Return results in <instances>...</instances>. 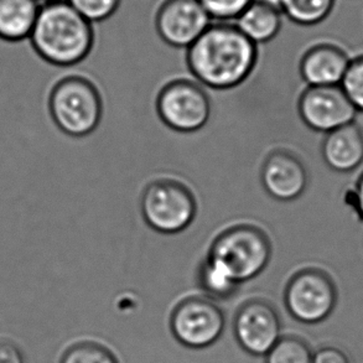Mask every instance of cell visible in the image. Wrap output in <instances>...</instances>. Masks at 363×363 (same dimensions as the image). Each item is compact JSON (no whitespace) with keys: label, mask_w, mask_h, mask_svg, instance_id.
<instances>
[{"label":"cell","mask_w":363,"mask_h":363,"mask_svg":"<svg viewBox=\"0 0 363 363\" xmlns=\"http://www.w3.org/2000/svg\"><path fill=\"white\" fill-rule=\"evenodd\" d=\"M258 57V45L235 23L212 21L203 34L186 49L187 69L197 82L213 89L242 84Z\"/></svg>","instance_id":"6da1fadb"},{"label":"cell","mask_w":363,"mask_h":363,"mask_svg":"<svg viewBox=\"0 0 363 363\" xmlns=\"http://www.w3.org/2000/svg\"><path fill=\"white\" fill-rule=\"evenodd\" d=\"M30 39L45 60L59 66L82 62L96 43L94 25L84 19L67 0L40 6Z\"/></svg>","instance_id":"7a4b0ae2"},{"label":"cell","mask_w":363,"mask_h":363,"mask_svg":"<svg viewBox=\"0 0 363 363\" xmlns=\"http://www.w3.org/2000/svg\"><path fill=\"white\" fill-rule=\"evenodd\" d=\"M207 255L218 260L237 283L245 285L264 273L272 258V245L255 227H233L217 237Z\"/></svg>","instance_id":"3957f363"},{"label":"cell","mask_w":363,"mask_h":363,"mask_svg":"<svg viewBox=\"0 0 363 363\" xmlns=\"http://www.w3.org/2000/svg\"><path fill=\"white\" fill-rule=\"evenodd\" d=\"M283 301L295 321L319 325L334 314L339 289L326 270L308 267L290 278L283 291Z\"/></svg>","instance_id":"277c9868"},{"label":"cell","mask_w":363,"mask_h":363,"mask_svg":"<svg viewBox=\"0 0 363 363\" xmlns=\"http://www.w3.org/2000/svg\"><path fill=\"white\" fill-rule=\"evenodd\" d=\"M140 212L149 228L175 235L185 231L195 220L196 202L180 182L157 180L143 192Z\"/></svg>","instance_id":"5b68a950"},{"label":"cell","mask_w":363,"mask_h":363,"mask_svg":"<svg viewBox=\"0 0 363 363\" xmlns=\"http://www.w3.org/2000/svg\"><path fill=\"white\" fill-rule=\"evenodd\" d=\"M157 109L162 123L175 132L194 133L210 118V99L189 69L167 84L157 96Z\"/></svg>","instance_id":"8992f818"},{"label":"cell","mask_w":363,"mask_h":363,"mask_svg":"<svg viewBox=\"0 0 363 363\" xmlns=\"http://www.w3.org/2000/svg\"><path fill=\"white\" fill-rule=\"evenodd\" d=\"M51 113L65 133L82 137L94 132L99 125L102 102L94 84L81 77H69L54 89Z\"/></svg>","instance_id":"52a82bcc"},{"label":"cell","mask_w":363,"mask_h":363,"mask_svg":"<svg viewBox=\"0 0 363 363\" xmlns=\"http://www.w3.org/2000/svg\"><path fill=\"white\" fill-rule=\"evenodd\" d=\"M225 328L226 318L220 305L202 295L180 300L170 316L172 334L187 349H207L216 344Z\"/></svg>","instance_id":"ba28073f"},{"label":"cell","mask_w":363,"mask_h":363,"mask_svg":"<svg viewBox=\"0 0 363 363\" xmlns=\"http://www.w3.org/2000/svg\"><path fill=\"white\" fill-rule=\"evenodd\" d=\"M211 23L199 0H162L154 19L162 43L177 50L190 48Z\"/></svg>","instance_id":"9c48e42d"},{"label":"cell","mask_w":363,"mask_h":363,"mask_svg":"<svg viewBox=\"0 0 363 363\" xmlns=\"http://www.w3.org/2000/svg\"><path fill=\"white\" fill-rule=\"evenodd\" d=\"M357 113L340 86H308L300 96V118L321 135L354 123Z\"/></svg>","instance_id":"30bf717a"},{"label":"cell","mask_w":363,"mask_h":363,"mask_svg":"<svg viewBox=\"0 0 363 363\" xmlns=\"http://www.w3.org/2000/svg\"><path fill=\"white\" fill-rule=\"evenodd\" d=\"M233 333L247 354L265 356L281 337L279 314L265 300H248L236 313Z\"/></svg>","instance_id":"8fae6325"},{"label":"cell","mask_w":363,"mask_h":363,"mask_svg":"<svg viewBox=\"0 0 363 363\" xmlns=\"http://www.w3.org/2000/svg\"><path fill=\"white\" fill-rule=\"evenodd\" d=\"M260 182L272 199L291 203L309 189L310 174L306 164L294 152L278 150L265 159Z\"/></svg>","instance_id":"7c38bea8"},{"label":"cell","mask_w":363,"mask_h":363,"mask_svg":"<svg viewBox=\"0 0 363 363\" xmlns=\"http://www.w3.org/2000/svg\"><path fill=\"white\" fill-rule=\"evenodd\" d=\"M347 52L339 45L319 41L301 52L299 72L306 86H340L349 67Z\"/></svg>","instance_id":"4fadbf2b"},{"label":"cell","mask_w":363,"mask_h":363,"mask_svg":"<svg viewBox=\"0 0 363 363\" xmlns=\"http://www.w3.org/2000/svg\"><path fill=\"white\" fill-rule=\"evenodd\" d=\"M320 152L321 159L333 172H354L363 162L362 128L354 122L324 134Z\"/></svg>","instance_id":"5bb4252c"},{"label":"cell","mask_w":363,"mask_h":363,"mask_svg":"<svg viewBox=\"0 0 363 363\" xmlns=\"http://www.w3.org/2000/svg\"><path fill=\"white\" fill-rule=\"evenodd\" d=\"M283 19L274 0H252L233 23L255 45H267L280 34Z\"/></svg>","instance_id":"9a60e30c"},{"label":"cell","mask_w":363,"mask_h":363,"mask_svg":"<svg viewBox=\"0 0 363 363\" xmlns=\"http://www.w3.org/2000/svg\"><path fill=\"white\" fill-rule=\"evenodd\" d=\"M40 6L38 0H0V38L9 41L29 38Z\"/></svg>","instance_id":"2e32d148"},{"label":"cell","mask_w":363,"mask_h":363,"mask_svg":"<svg viewBox=\"0 0 363 363\" xmlns=\"http://www.w3.org/2000/svg\"><path fill=\"white\" fill-rule=\"evenodd\" d=\"M195 283L200 295L213 301L231 299L240 291L243 285L237 283L230 272L210 255L197 267Z\"/></svg>","instance_id":"e0dca14e"},{"label":"cell","mask_w":363,"mask_h":363,"mask_svg":"<svg viewBox=\"0 0 363 363\" xmlns=\"http://www.w3.org/2000/svg\"><path fill=\"white\" fill-rule=\"evenodd\" d=\"M281 14L299 26H315L329 18L336 0H274Z\"/></svg>","instance_id":"ac0fdd59"},{"label":"cell","mask_w":363,"mask_h":363,"mask_svg":"<svg viewBox=\"0 0 363 363\" xmlns=\"http://www.w3.org/2000/svg\"><path fill=\"white\" fill-rule=\"evenodd\" d=\"M314 351L304 339L281 336L274 347L265 354V363H313Z\"/></svg>","instance_id":"d6986e66"},{"label":"cell","mask_w":363,"mask_h":363,"mask_svg":"<svg viewBox=\"0 0 363 363\" xmlns=\"http://www.w3.org/2000/svg\"><path fill=\"white\" fill-rule=\"evenodd\" d=\"M60 363H119L108 349L94 342H79L65 352Z\"/></svg>","instance_id":"ffe728a7"},{"label":"cell","mask_w":363,"mask_h":363,"mask_svg":"<svg viewBox=\"0 0 363 363\" xmlns=\"http://www.w3.org/2000/svg\"><path fill=\"white\" fill-rule=\"evenodd\" d=\"M71 6L91 24H99L112 18L122 0H67Z\"/></svg>","instance_id":"44dd1931"},{"label":"cell","mask_w":363,"mask_h":363,"mask_svg":"<svg viewBox=\"0 0 363 363\" xmlns=\"http://www.w3.org/2000/svg\"><path fill=\"white\" fill-rule=\"evenodd\" d=\"M340 87L356 111L363 113V55L351 59Z\"/></svg>","instance_id":"7402d4cb"},{"label":"cell","mask_w":363,"mask_h":363,"mask_svg":"<svg viewBox=\"0 0 363 363\" xmlns=\"http://www.w3.org/2000/svg\"><path fill=\"white\" fill-rule=\"evenodd\" d=\"M252 0H199L212 21L232 23Z\"/></svg>","instance_id":"603a6c76"},{"label":"cell","mask_w":363,"mask_h":363,"mask_svg":"<svg viewBox=\"0 0 363 363\" xmlns=\"http://www.w3.org/2000/svg\"><path fill=\"white\" fill-rule=\"evenodd\" d=\"M345 200L352 207L359 220L363 221V172L356 179L354 185L346 192Z\"/></svg>","instance_id":"cb8c5ba5"},{"label":"cell","mask_w":363,"mask_h":363,"mask_svg":"<svg viewBox=\"0 0 363 363\" xmlns=\"http://www.w3.org/2000/svg\"><path fill=\"white\" fill-rule=\"evenodd\" d=\"M313 363H351L344 351L334 346H323L315 350Z\"/></svg>","instance_id":"d4e9b609"},{"label":"cell","mask_w":363,"mask_h":363,"mask_svg":"<svg viewBox=\"0 0 363 363\" xmlns=\"http://www.w3.org/2000/svg\"><path fill=\"white\" fill-rule=\"evenodd\" d=\"M0 363H24V357L14 344L0 341Z\"/></svg>","instance_id":"484cf974"},{"label":"cell","mask_w":363,"mask_h":363,"mask_svg":"<svg viewBox=\"0 0 363 363\" xmlns=\"http://www.w3.org/2000/svg\"><path fill=\"white\" fill-rule=\"evenodd\" d=\"M40 4H46V3H52V1H57V0H38Z\"/></svg>","instance_id":"4316f807"}]
</instances>
